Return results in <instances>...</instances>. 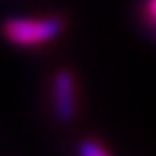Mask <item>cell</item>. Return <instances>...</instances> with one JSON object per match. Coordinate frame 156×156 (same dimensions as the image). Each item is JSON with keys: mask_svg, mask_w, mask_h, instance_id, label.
<instances>
[{"mask_svg": "<svg viewBox=\"0 0 156 156\" xmlns=\"http://www.w3.org/2000/svg\"><path fill=\"white\" fill-rule=\"evenodd\" d=\"M143 15H145V20H147L150 24L156 26V0H147V2H145V7H143Z\"/></svg>", "mask_w": 156, "mask_h": 156, "instance_id": "obj_4", "label": "cell"}, {"mask_svg": "<svg viewBox=\"0 0 156 156\" xmlns=\"http://www.w3.org/2000/svg\"><path fill=\"white\" fill-rule=\"evenodd\" d=\"M65 22L58 15L48 17H11L2 24V37L13 46H44L63 33Z\"/></svg>", "mask_w": 156, "mask_h": 156, "instance_id": "obj_1", "label": "cell"}, {"mask_svg": "<svg viewBox=\"0 0 156 156\" xmlns=\"http://www.w3.org/2000/svg\"><path fill=\"white\" fill-rule=\"evenodd\" d=\"M78 152H80L83 156H108L111 154L104 145L95 143V141H85L80 147H78Z\"/></svg>", "mask_w": 156, "mask_h": 156, "instance_id": "obj_3", "label": "cell"}, {"mask_svg": "<svg viewBox=\"0 0 156 156\" xmlns=\"http://www.w3.org/2000/svg\"><path fill=\"white\" fill-rule=\"evenodd\" d=\"M52 102H54V115L61 122H72L78 100H76V78L69 69H58L52 78Z\"/></svg>", "mask_w": 156, "mask_h": 156, "instance_id": "obj_2", "label": "cell"}]
</instances>
